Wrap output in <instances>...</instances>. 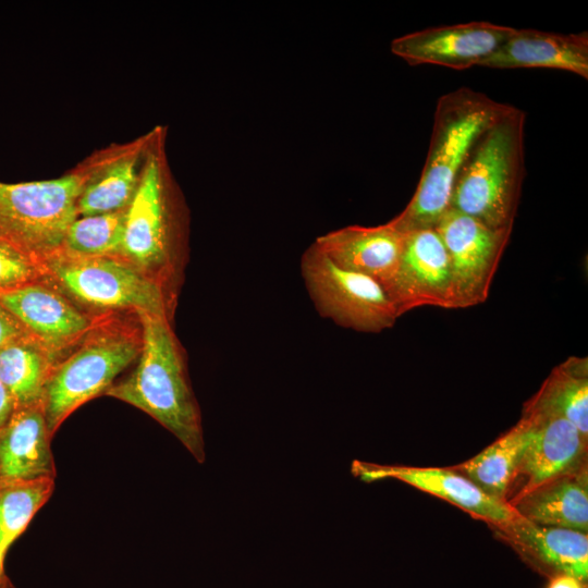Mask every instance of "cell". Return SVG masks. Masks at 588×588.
Returning a JSON list of instances; mask_svg holds the SVG:
<instances>
[{
	"instance_id": "cell-1",
	"label": "cell",
	"mask_w": 588,
	"mask_h": 588,
	"mask_svg": "<svg viewBox=\"0 0 588 588\" xmlns=\"http://www.w3.org/2000/svg\"><path fill=\"white\" fill-rule=\"evenodd\" d=\"M166 131L156 127L125 210L120 257L158 282L176 303L186 259L187 212L172 177Z\"/></svg>"
},
{
	"instance_id": "cell-2",
	"label": "cell",
	"mask_w": 588,
	"mask_h": 588,
	"mask_svg": "<svg viewBox=\"0 0 588 588\" xmlns=\"http://www.w3.org/2000/svg\"><path fill=\"white\" fill-rule=\"evenodd\" d=\"M142 328V350L128 373L105 395L148 414L174 434L199 463L205 443L198 403L191 388L183 350L162 315L136 314Z\"/></svg>"
},
{
	"instance_id": "cell-3",
	"label": "cell",
	"mask_w": 588,
	"mask_h": 588,
	"mask_svg": "<svg viewBox=\"0 0 588 588\" xmlns=\"http://www.w3.org/2000/svg\"><path fill=\"white\" fill-rule=\"evenodd\" d=\"M510 107L468 87L438 99L416 191L403 211L390 220L397 230L407 233L437 224L450 208L455 182L475 144Z\"/></svg>"
},
{
	"instance_id": "cell-4",
	"label": "cell",
	"mask_w": 588,
	"mask_h": 588,
	"mask_svg": "<svg viewBox=\"0 0 588 588\" xmlns=\"http://www.w3.org/2000/svg\"><path fill=\"white\" fill-rule=\"evenodd\" d=\"M142 350L136 314L101 315L83 339L51 370L42 408L51 436L81 405L105 395Z\"/></svg>"
},
{
	"instance_id": "cell-5",
	"label": "cell",
	"mask_w": 588,
	"mask_h": 588,
	"mask_svg": "<svg viewBox=\"0 0 588 588\" xmlns=\"http://www.w3.org/2000/svg\"><path fill=\"white\" fill-rule=\"evenodd\" d=\"M526 114L511 106L475 144L450 207L494 229H513L525 175Z\"/></svg>"
},
{
	"instance_id": "cell-6",
	"label": "cell",
	"mask_w": 588,
	"mask_h": 588,
	"mask_svg": "<svg viewBox=\"0 0 588 588\" xmlns=\"http://www.w3.org/2000/svg\"><path fill=\"white\" fill-rule=\"evenodd\" d=\"M40 265L41 279L89 314L149 313L172 320L175 302L158 282L121 257L58 252Z\"/></svg>"
},
{
	"instance_id": "cell-7",
	"label": "cell",
	"mask_w": 588,
	"mask_h": 588,
	"mask_svg": "<svg viewBox=\"0 0 588 588\" xmlns=\"http://www.w3.org/2000/svg\"><path fill=\"white\" fill-rule=\"evenodd\" d=\"M88 176L84 160L57 179L0 182V233L39 261L60 252Z\"/></svg>"
},
{
	"instance_id": "cell-8",
	"label": "cell",
	"mask_w": 588,
	"mask_h": 588,
	"mask_svg": "<svg viewBox=\"0 0 588 588\" xmlns=\"http://www.w3.org/2000/svg\"><path fill=\"white\" fill-rule=\"evenodd\" d=\"M301 272L319 315L341 327L377 333L400 317L380 282L340 267L314 243L303 253Z\"/></svg>"
},
{
	"instance_id": "cell-9",
	"label": "cell",
	"mask_w": 588,
	"mask_h": 588,
	"mask_svg": "<svg viewBox=\"0 0 588 588\" xmlns=\"http://www.w3.org/2000/svg\"><path fill=\"white\" fill-rule=\"evenodd\" d=\"M449 255L453 305L483 303L513 229H494L450 207L434 225Z\"/></svg>"
},
{
	"instance_id": "cell-10",
	"label": "cell",
	"mask_w": 588,
	"mask_h": 588,
	"mask_svg": "<svg viewBox=\"0 0 588 588\" xmlns=\"http://www.w3.org/2000/svg\"><path fill=\"white\" fill-rule=\"evenodd\" d=\"M0 305L57 362L83 339L101 316L85 311L44 279L0 291Z\"/></svg>"
},
{
	"instance_id": "cell-11",
	"label": "cell",
	"mask_w": 588,
	"mask_h": 588,
	"mask_svg": "<svg viewBox=\"0 0 588 588\" xmlns=\"http://www.w3.org/2000/svg\"><path fill=\"white\" fill-rule=\"evenodd\" d=\"M383 287L399 316L421 306L454 309L450 259L434 226L406 233L396 271Z\"/></svg>"
},
{
	"instance_id": "cell-12",
	"label": "cell",
	"mask_w": 588,
	"mask_h": 588,
	"mask_svg": "<svg viewBox=\"0 0 588 588\" xmlns=\"http://www.w3.org/2000/svg\"><path fill=\"white\" fill-rule=\"evenodd\" d=\"M515 28L468 22L416 30L391 41V52L412 65L434 64L453 70L480 65Z\"/></svg>"
},
{
	"instance_id": "cell-13",
	"label": "cell",
	"mask_w": 588,
	"mask_h": 588,
	"mask_svg": "<svg viewBox=\"0 0 588 588\" xmlns=\"http://www.w3.org/2000/svg\"><path fill=\"white\" fill-rule=\"evenodd\" d=\"M520 559L548 579L556 575L588 580V535L531 523L518 514L489 526Z\"/></svg>"
},
{
	"instance_id": "cell-14",
	"label": "cell",
	"mask_w": 588,
	"mask_h": 588,
	"mask_svg": "<svg viewBox=\"0 0 588 588\" xmlns=\"http://www.w3.org/2000/svg\"><path fill=\"white\" fill-rule=\"evenodd\" d=\"M352 473L366 482L388 478L403 481L458 506L488 526L509 522L517 515L510 504L489 497L452 467L380 465L354 461Z\"/></svg>"
},
{
	"instance_id": "cell-15",
	"label": "cell",
	"mask_w": 588,
	"mask_h": 588,
	"mask_svg": "<svg viewBox=\"0 0 588 588\" xmlns=\"http://www.w3.org/2000/svg\"><path fill=\"white\" fill-rule=\"evenodd\" d=\"M523 414L534 419L535 430L507 503L552 478L587 466L588 438L572 422L558 415Z\"/></svg>"
},
{
	"instance_id": "cell-16",
	"label": "cell",
	"mask_w": 588,
	"mask_h": 588,
	"mask_svg": "<svg viewBox=\"0 0 588 588\" xmlns=\"http://www.w3.org/2000/svg\"><path fill=\"white\" fill-rule=\"evenodd\" d=\"M155 130L132 143L113 145L86 159L89 176L77 201L78 216L125 210L137 188Z\"/></svg>"
},
{
	"instance_id": "cell-17",
	"label": "cell",
	"mask_w": 588,
	"mask_h": 588,
	"mask_svg": "<svg viewBox=\"0 0 588 588\" xmlns=\"http://www.w3.org/2000/svg\"><path fill=\"white\" fill-rule=\"evenodd\" d=\"M405 236L389 221L376 226L348 225L330 231L314 244L340 267L384 285L396 271Z\"/></svg>"
},
{
	"instance_id": "cell-18",
	"label": "cell",
	"mask_w": 588,
	"mask_h": 588,
	"mask_svg": "<svg viewBox=\"0 0 588 588\" xmlns=\"http://www.w3.org/2000/svg\"><path fill=\"white\" fill-rule=\"evenodd\" d=\"M42 404L16 408L0 427V485L57 476Z\"/></svg>"
},
{
	"instance_id": "cell-19",
	"label": "cell",
	"mask_w": 588,
	"mask_h": 588,
	"mask_svg": "<svg viewBox=\"0 0 588 588\" xmlns=\"http://www.w3.org/2000/svg\"><path fill=\"white\" fill-rule=\"evenodd\" d=\"M480 66L491 69H554L588 78V33L561 34L514 29Z\"/></svg>"
},
{
	"instance_id": "cell-20",
	"label": "cell",
	"mask_w": 588,
	"mask_h": 588,
	"mask_svg": "<svg viewBox=\"0 0 588 588\" xmlns=\"http://www.w3.org/2000/svg\"><path fill=\"white\" fill-rule=\"evenodd\" d=\"M509 504L531 523L587 534V466L552 478L514 498Z\"/></svg>"
},
{
	"instance_id": "cell-21",
	"label": "cell",
	"mask_w": 588,
	"mask_h": 588,
	"mask_svg": "<svg viewBox=\"0 0 588 588\" xmlns=\"http://www.w3.org/2000/svg\"><path fill=\"white\" fill-rule=\"evenodd\" d=\"M534 430V419L522 414L520 419L511 429L477 455L452 468L473 481L489 497L507 503Z\"/></svg>"
},
{
	"instance_id": "cell-22",
	"label": "cell",
	"mask_w": 588,
	"mask_h": 588,
	"mask_svg": "<svg viewBox=\"0 0 588 588\" xmlns=\"http://www.w3.org/2000/svg\"><path fill=\"white\" fill-rule=\"evenodd\" d=\"M523 412L558 415L588 438V362L571 356L556 366Z\"/></svg>"
},
{
	"instance_id": "cell-23",
	"label": "cell",
	"mask_w": 588,
	"mask_h": 588,
	"mask_svg": "<svg viewBox=\"0 0 588 588\" xmlns=\"http://www.w3.org/2000/svg\"><path fill=\"white\" fill-rule=\"evenodd\" d=\"M57 363L54 356L29 335L0 347V380L15 409L42 404L46 382Z\"/></svg>"
},
{
	"instance_id": "cell-24",
	"label": "cell",
	"mask_w": 588,
	"mask_h": 588,
	"mask_svg": "<svg viewBox=\"0 0 588 588\" xmlns=\"http://www.w3.org/2000/svg\"><path fill=\"white\" fill-rule=\"evenodd\" d=\"M54 480L15 481L0 485V579L5 577L8 550L49 500Z\"/></svg>"
},
{
	"instance_id": "cell-25",
	"label": "cell",
	"mask_w": 588,
	"mask_h": 588,
	"mask_svg": "<svg viewBox=\"0 0 588 588\" xmlns=\"http://www.w3.org/2000/svg\"><path fill=\"white\" fill-rule=\"evenodd\" d=\"M125 210L78 216L69 226L60 252L77 257H120Z\"/></svg>"
},
{
	"instance_id": "cell-26",
	"label": "cell",
	"mask_w": 588,
	"mask_h": 588,
	"mask_svg": "<svg viewBox=\"0 0 588 588\" xmlns=\"http://www.w3.org/2000/svg\"><path fill=\"white\" fill-rule=\"evenodd\" d=\"M41 277L40 261L0 233V291Z\"/></svg>"
},
{
	"instance_id": "cell-27",
	"label": "cell",
	"mask_w": 588,
	"mask_h": 588,
	"mask_svg": "<svg viewBox=\"0 0 588 588\" xmlns=\"http://www.w3.org/2000/svg\"><path fill=\"white\" fill-rule=\"evenodd\" d=\"M27 335L20 322L0 305V347Z\"/></svg>"
},
{
	"instance_id": "cell-28",
	"label": "cell",
	"mask_w": 588,
	"mask_h": 588,
	"mask_svg": "<svg viewBox=\"0 0 588 588\" xmlns=\"http://www.w3.org/2000/svg\"><path fill=\"white\" fill-rule=\"evenodd\" d=\"M548 580L547 588H587V583L569 575H556Z\"/></svg>"
},
{
	"instance_id": "cell-29",
	"label": "cell",
	"mask_w": 588,
	"mask_h": 588,
	"mask_svg": "<svg viewBox=\"0 0 588 588\" xmlns=\"http://www.w3.org/2000/svg\"><path fill=\"white\" fill-rule=\"evenodd\" d=\"M14 411V403L0 380V427L9 420Z\"/></svg>"
},
{
	"instance_id": "cell-30",
	"label": "cell",
	"mask_w": 588,
	"mask_h": 588,
	"mask_svg": "<svg viewBox=\"0 0 588 588\" xmlns=\"http://www.w3.org/2000/svg\"><path fill=\"white\" fill-rule=\"evenodd\" d=\"M0 588H15V586L11 581V579L8 576H5L0 579Z\"/></svg>"
}]
</instances>
